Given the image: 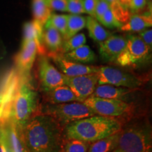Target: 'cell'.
<instances>
[{
	"instance_id": "6da1fadb",
	"label": "cell",
	"mask_w": 152,
	"mask_h": 152,
	"mask_svg": "<svg viewBox=\"0 0 152 152\" xmlns=\"http://www.w3.org/2000/svg\"><path fill=\"white\" fill-rule=\"evenodd\" d=\"M37 112L23 129L28 152H61L64 127L50 115Z\"/></svg>"
},
{
	"instance_id": "7a4b0ae2",
	"label": "cell",
	"mask_w": 152,
	"mask_h": 152,
	"mask_svg": "<svg viewBox=\"0 0 152 152\" xmlns=\"http://www.w3.org/2000/svg\"><path fill=\"white\" fill-rule=\"evenodd\" d=\"M122 124L113 118L94 115L74 121L64 128V137L94 142L120 132Z\"/></svg>"
},
{
	"instance_id": "3957f363",
	"label": "cell",
	"mask_w": 152,
	"mask_h": 152,
	"mask_svg": "<svg viewBox=\"0 0 152 152\" xmlns=\"http://www.w3.org/2000/svg\"><path fill=\"white\" fill-rule=\"evenodd\" d=\"M38 109L37 93L30 85V79L22 77L13 103L11 118L23 130Z\"/></svg>"
},
{
	"instance_id": "277c9868",
	"label": "cell",
	"mask_w": 152,
	"mask_h": 152,
	"mask_svg": "<svg viewBox=\"0 0 152 152\" xmlns=\"http://www.w3.org/2000/svg\"><path fill=\"white\" fill-rule=\"evenodd\" d=\"M118 148L123 152H151V130L137 125L121 129Z\"/></svg>"
},
{
	"instance_id": "5b68a950",
	"label": "cell",
	"mask_w": 152,
	"mask_h": 152,
	"mask_svg": "<svg viewBox=\"0 0 152 152\" xmlns=\"http://www.w3.org/2000/svg\"><path fill=\"white\" fill-rule=\"evenodd\" d=\"M42 113L50 115L65 128L74 121L94 115L95 113L83 102H73L58 104H48Z\"/></svg>"
},
{
	"instance_id": "8992f818",
	"label": "cell",
	"mask_w": 152,
	"mask_h": 152,
	"mask_svg": "<svg viewBox=\"0 0 152 152\" xmlns=\"http://www.w3.org/2000/svg\"><path fill=\"white\" fill-rule=\"evenodd\" d=\"M126 37V47L115 64L123 67H134L149 62L151 59V49L139 36L130 35Z\"/></svg>"
},
{
	"instance_id": "52a82bcc",
	"label": "cell",
	"mask_w": 152,
	"mask_h": 152,
	"mask_svg": "<svg viewBox=\"0 0 152 152\" xmlns=\"http://www.w3.org/2000/svg\"><path fill=\"white\" fill-rule=\"evenodd\" d=\"M83 102L94 112L95 115L113 118L126 116L132 113L134 109L132 104L120 99H110L90 96Z\"/></svg>"
},
{
	"instance_id": "ba28073f",
	"label": "cell",
	"mask_w": 152,
	"mask_h": 152,
	"mask_svg": "<svg viewBox=\"0 0 152 152\" xmlns=\"http://www.w3.org/2000/svg\"><path fill=\"white\" fill-rule=\"evenodd\" d=\"M98 85H111L137 90L143 85L142 78L111 66H99Z\"/></svg>"
},
{
	"instance_id": "9c48e42d",
	"label": "cell",
	"mask_w": 152,
	"mask_h": 152,
	"mask_svg": "<svg viewBox=\"0 0 152 152\" xmlns=\"http://www.w3.org/2000/svg\"><path fill=\"white\" fill-rule=\"evenodd\" d=\"M38 77L44 92L66 85V76L53 65L47 56H39L38 60Z\"/></svg>"
},
{
	"instance_id": "30bf717a",
	"label": "cell",
	"mask_w": 152,
	"mask_h": 152,
	"mask_svg": "<svg viewBox=\"0 0 152 152\" xmlns=\"http://www.w3.org/2000/svg\"><path fill=\"white\" fill-rule=\"evenodd\" d=\"M99 76L97 73L86 75L66 77V85L69 87L77 96L80 102L92 96L98 85Z\"/></svg>"
},
{
	"instance_id": "8fae6325",
	"label": "cell",
	"mask_w": 152,
	"mask_h": 152,
	"mask_svg": "<svg viewBox=\"0 0 152 152\" xmlns=\"http://www.w3.org/2000/svg\"><path fill=\"white\" fill-rule=\"evenodd\" d=\"M37 54V45L35 41L22 43L20 50L15 56L14 61L17 71L23 77L30 79V71Z\"/></svg>"
},
{
	"instance_id": "7c38bea8",
	"label": "cell",
	"mask_w": 152,
	"mask_h": 152,
	"mask_svg": "<svg viewBox=\"0 0 152 152\" xmlns=\"http://www.w3.org/2000/svg\"><path fill=\"white\" fill-rule=\"evenodd\" d=\"M48 57L52 58L62 73L67 77H75L86 74L97 73L98 71L99 66H87L68 60L62 54L51 55Z\"/></svg>"
},
{
	"instance_id": "4fadbf2b",
	"label": "cell",
	"mask_w": 152,
	"mask_h": 152,
	"mask_svg": "<svg viewBox=\"0 0 152 152\" xmlns=\"http://www.w3.org/2000/svg\"><path fill=\"white\" fill-rule=\"evenodd\" d=\"M127 45V37L121 35H110L99 44V54L106 62L115 63Z\"/></svg>"
},
{
	"instance_id": "5bb4252c",
	"label": "cell",
	"mask_w": 152,
	"mask_h": 152,
	"mask_svg": "<svg viewBox=\"0 0 152 152\" xmlns=\"http://www.w3.org/2000/svg\"><path fill=\"white\" fill-rule=\"evenodd\" d=\"M43 42L47 50V56L61 54L63 37L48 20L43 26Z\"/></svg>"
},
{
	"instance_id": "9a60e30c",
	"label": "cell",
	"mask_w": 152,
	"mask_h": 152,
	"mask_svg": "<svg viewBox=\"0 0 152 152\" xmlns=\"http://www.w3.org/2000/svg\"><path fill=\"white\" fill-rule=\"evenodd\" d=\"M30 40H34L37 44L39 56H47V50L43 42V26L35 20L26 22L23 26L22 43Z\"/></svg>"
},
{
	"instance_id": "2e32d148",
	"label": "cell",
	"mask_w": 152,
	"mask_h": 152,
	"mask_svg": "<svg viewBox=\"0 0 152 152\" xmlns=\"http://www.w3.org/2000/svg\"><path fill=\"white\" fill-rule=\"evenodd\" d=\"M45 99L49 104H58L68 102H80L71 89L67 85L58 86L45 92Z\"/></svg>"
},
{
	"instance_id": "e0dca14e",
	"label": "cell",
	"mask_w": 152,
	"mask_h": 152,
	"mask_svg": "<svg viewBox=\"0 0 152 152\" xmlns=\"http://www.w3.org/2000/svg\"><path fill=\"white\" fill-rule=\"evenodd\" d=\"M3 128H5L7 132L9 145L12 152H28L23 136V130L16 125L14 120L11 118Z\"/></svg>"
},
{
	"instance_id": "ac0fdd59",
	"label": "cell",
	"mask_w": 152,
	"mask_h": 152,
	"mask_svg": "<svg viewBox=\"0 0 152 152\" xmlns=\"http://www.w3.org/2000/svg\"><path fill=\"white\" fill-rule=\"evenodd\" d=\"M134 90H137L115 87L111 85H97L92 96L110 99L123 100Z\"/></svg>"
},
{
	"instance_id": "d6986e66",
	"label": "cell",
	"mask_w": 152,
	"mask_h": 152,
	"mask_svg": "<svg viewBox=\"0 0 152 152\" xmlns=\"http://www.w3.org/2000/svg\"><path fill=\"white\" fill-rule=\"evenodd\" d=\"M152 18L151 14H134L131 16L129 20L123 24L120 29L124 32H142L151 28Z\"/></svg>"
},
{
	"instance_id": "ffe728a7",
	"label": "cell",
	"mask_w": 152,
	"mask_h": 152,
	"mask_svg": "<svg viewBox=\"0 0 152 152\" xmlns=\"http://www.w3.org/2000/svg\"><path fill=\"white\" fill-rule=\"evenodd\" d=\"M63 55L68 60L83 64L94 62L96 58V54L92 49L85 45Z\"/></svg>"
},
{
	"instance_id": "44dd1931",
	"label": "cell",
	"mask_w": 152,
	"mask_h": 152,
	"mask_svg": "<svg viewBox=\"0 0 152 152\" xmlns=\"http://www.w3.org/2000/svg\"><path fill=\"white\" fill-rule=\"evenodd\" d=\"M120 132L90 144L87 152H111L118 148Z\"/></svg>"
},
{
	"instance_id": "7402d4cb",
	"label": "cell",
	"mask_w": 152,
	"mask_h": 152,
	"mask_svg": "<svg viewBox=\"0 0 152 152\" xmlns=\"http://www.w3.org/2000/svg\"><path fill=\"white\" fill-rule=\"evenodd\" d=\"M86 27L89 31V35L93 40L98 43L105 41L111 34L104 29L94 17L86 18Z\"/></svg>"
},
{
	"instance_id": "603a6c76",
	"label": "cell",
	"mask_w": 152,
	"mask_h": 152,
	"mask_svg": "<svg viewBox=\"0 0 152 152\" xmlns=\"http://www.w3.org/2000/svg\"><path fill=\"white\" fill-rule=\"evenodd\" d=\"M32 9L34 20L44 26L50 18L52 10L47 4V0H33Z\"/></svg>"
},
{
	"instance_id": "cb8c5ba5",
	"label": "cell",
	"mask_w": 152,
	"mask_h": 152,
	"mask_svg": "<svg viewBox=\"0 0 152 152\" xmlns=\"http://www.w3.org/2000/svg\"><path fill=\"white\" fill-rule=\"evenodd\" d=\"M86 27V18L80 15H68L67 28L64 37V40L69 39L79 33Z\"/></svg>"
},
{
	"instance_id": "d4e9b609",
	"label": "cell",
	"mask_w": 152,
	"mask_h": 152,
	"mask_svg": "<svg viewBox=\"0 0 152 152\" xmlns=\"http://www.w3.org/2000/svg\"><path fill=\"white\" fill-rule=\"evenodd\" d=\"M90 142L77 140L68 139L64 137L61 146V152H87Z\"/></svg>"
},
{
	"instance_id": "484cf974",
	"label": "cell",
	"mask_w": 152,
	"mask_h": 152,
	"mask_svg": "<svg viewBox=\"0 0 152 152\" xmlns=\"http://www.w3.org/2000/svg\"><path fill=\"white\" fill-rule=\"evenodd\" d=\"M86 43V36L84 33H78L75 35L63 41L61 54H65L72 50L83 46Z\"/></svg>"
},
{
	"instance_id": "4316f807",
	"label": "cell",
	"mask_w": 152,
	"mask_h": 152,
	"mask_svg": "<svg viewBox=\"0 0 152 152\" xmlns=\"http://www.w3.org/2000/svg\"><path fill=\"white\" fill-rule=\"evenodd\" d=\"M110 9L115 17V18L121 23H125L129 20L130 14L129 13V9L123 7L118 0L115 1L110 4Z\"/></svg>"
},
{
	"instance_id": "83f0119b",
	"label": "cell",
	"mask_w": 152,
	"mask_h": 152,
	"mask_svg": "<svg viewBox=\"0 0 152 152\" xmlns=\"http://www.w3.org/2000/svg\"><path fill=\"white\" fill-rule=\"evenodd\" d=\"M49 20L64 37L67 28L68 15L52 14Z\"/></svg>"
},
{
	"instance_id": "f1b7e54d",
	"label": "cell",
	"mask_w": 152,
	"mask_h": 152,
	"mask_svg": "<svg viewBox=\"0 0 152 152\" xmlns=\"http://www.w3.org/2000/svg\"><path fill=\"white\" fill-rule=\"evenodd\" d=\"M100 23H102L103 26L106 28H121L123 26L121 23H120L118 20L115 18L114 15L112 13L111 9H108L107 11L104 13L100 20H99Z\"/></svg>"
},
{
	"instance_id": "f546056e",
	"label": "cell",
	"mask_w": 152,
	"mask_h": 152,
	"mask_svg": "<svg viewBox=\"0 0 152 152\" xmlns=\"http://www.w3.org/2000/svg\"><path fill=\"white\" fill-rule=\"evenodd\" d=\"M66 2H67V12L74 15L85 14L83 0H66Z\"/></svg>"
},
{
	"instance_id": "4dcf8cb0",
	"label": "cell",
	"mask_w": 152,
	"mask_h": 152,
	"mask_svg": "<svg viewBox=\"0 0 152 152\" xmlns=\"http://www.w3.org/2000/svg\"><path fill=\"white\" fill-rule=\"evenodd\" d=\"M47 4L51 10L66 12L67 2L66 0H47Z\"/></svg>"
},
{
	"instance_id": "1f68e13d",
	"label": "cell",
	"mask_w": 152,
	"mask_h": 152,
	"mask_svg": "<svg viewBox=\"0 0 152 152\" xmlns=\"http://www.w3.org/2000/svg\"><path fill=\"white\" fill-rule=\"evenodd\" d=\"M110 9V4H108L104 0H99L96 6V9H95L94 16V18L96 19L97 21L100 20L102 16H103L104 13L106 12L108 9Z\"/></svg>"
},
{
	"instance_id": "d6a6232c",
	"label": "cell",
	"mask_w": 152,
	"mask_h": 152,
	"mask_svg": "<svg viewBox=\"0 0 152 152\" xmlns=\"http://www.w3.org/2000/svg\"><path fill=\"white\" fill-rule=\"evenodd\" d=\"M0 147L1 152H12L4 128H0Z\"/></svg>"
},
{
	"instance_id": "836d02e7",
	"label": "cell",
	"mask_w": 152,
	"mask_h": 152,
	"mask_svg": "<svg viewBox=\"0 0 152 152\" xmlns=\"http://www.w3.org/2000/svg\"><path fill=\"white\" fill-rule=\"evenodd\" d=\"M99 0H83V9L85 14H88L90 16L94 17L95 9Z\"/></svg>"
},
{
	"instance_id": "e575fe53",
	"label": "cell",
	"mask_w": 152,
	"mask_h": 152,
	"mask_svg": "<svg viewBox=\"0 0 152 152\" xmlns=\"http://www.w3.org/2000/svg\"><path fill=\"white\" fill-rule=\"evenodd\" d=\"M142 39V40L147 45L150 49H151L152 46V30L151 28H147V29L143 30V31L140 32V36H139Z\"/></svg>"
},
{
	"instance_id": "d590c367",
	"label": "cell",
	"mask_w": 152,
	"mask_h": 152,
	"mask_svg": "<svg viewBox=\"0 0 152 152\" xmlns=\"http://www.w3.org/2000/svg\"><path fill=\"white\" fill-rule=\"evenodd\" d=\"M147 4V0H130L129 10L137 11L141 10Z\"/></svg>"
},
{
	"instance_id": "8d00e7d4",
	"label": "cell",
	"mask_w": 152,
	"mask_h": 152,
	"mask_svg": "<svg viewBox=\"0 0 152 152\" xmlns=\"http://www.w3.org/2000/svg\"><path fill=\"white\" fill-rule=\"evenodd\" d=\"M104 1H106V2H107L108 4H112L115 1H118V0H104Z\"/></svg>"
},
{
	"instance_id": "74e56055",
	"label": "cell",
	"mask_w": 152,
	"mask_h": 152,
	"mask_svg": "<svg viewBox=\"0 0 152 152\" xmlns=\"http://www.w3.org/2000/svg\"><path fill=\"white\" fill-rule=\"evenodd\" d=\"M111 152H123V151H121V149H119L118 148H117V149H115V150H113V151H111Z\"/></svg>"
},
{
	"instance_id": "f35d334b",
	"label": "cell",
	"mask_w": 152,
	"mask_h": 152,
	"mask_svg": "<svg viewBox=\"0 0 152 152\" xmlns=\"http://www.w3.org/2000/svg\"><path fill=\"white\" fill-rule=\"evenodd\" d=\"M0 102H1V94H0Z\"/></svg>"
},
{
	"instance_id": "ab89813d",
	"label": "cell",
	"mask_w": 152,
	"mask_h": 152,
	"mask_svg": "<svg viewBox=\"0 0 152 152\" xmlns=\"http://www.w3.org/2000/svg\"><path fill=\"white\" fill-rule=\"evenodd\" d=\"M0 152H1V147H0Z\"/></svg>"
},
{
	"instance_id": "60d3db41",
	"label": "cell",
	"mask_w": 152,
	"mask_h": 152,
	"mask_svg": "<svg viewBox=\"0 0 152 152\" xmlns=\"http://www.w3.org/2000/svg\"><path fill=\"white\" fill-rule=\"evenodd\" d=\"M147 1H151V0H147Z\"/></svg>"
}]
</instances>
